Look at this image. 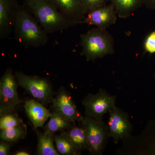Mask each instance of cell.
Listing matches in <instances>:
<instances>
[{
    "instance_id": "obj_21",
    "label": "cell",
    "mask_w": 155,
    "mask_h": 155,
    "mask_svg": "<svg viewBox=\"0 0 155 155\" xmlns=\"http://www.w3.org/2000/svg\"><path fill=\"white\" fill-rule=\"evenodd\" d=\"M84 14L86 16L90 12L105 5L109 0H81Z\"/></svg>"
},
{
    "instance_id": "obj_26",
    "label": "cell",
    "mask_w": 155,
    "mask_h": 155,
    "mask_svg": "<svg viewBox=\"0 0 155 155\" xmlns=\"http://www.w3.org/2000/svg\"></svg>"
},
{
    "instance_id": "obj_25",
    "label": "cell",
    "mask_w": 155,
    "mask_h": 155,
    "mask_svg": "<svg viewBox=\"0 0 155 155\" xmlns=\"http://www.w3.org/2000/svg\"><path fill=\"white\" fill-rule=\"evenodd\" d=\"M14 155H29L30 153L25 150H19L16 152Z\"/></svg>"
},
{
    "instance_id": "obj_17",
    "label": "cell",
    "mask_w": 155,
    "mask_h": 155,
    "mask_svg": "<svg viewBox=\"0 0 155 155\" xmlns=\"http://www.w3.org/2000/svg\"><path fill=\"white\" fill-rule=\"evenodd\" d=\"M74 124L69 122L59 114L52 112L49 121L44 127L45 132L52 134H55L59 131L67 130L72 127Z\"/></svg>"
},
{
    "instance_id": "obj_20",
    "label": "cell",
    "mask_w": 155,
    "mask_h": 155,
    "mask_svg": "<svg viewBox=\"0 0 155 155\" xmlns=\"http://www.w3.org/2000/svg\"><path fill=\"white\" fill-rule=\"evenodd\" d=\"M0 118V129L15 127L24 124L23 120L15 112L3 114Z\"/></svg>"
},
{
    "instance_id": "obj_7",
    "label": "cell",
    "mask_w": 155,
    "mask_h": 155,
    "mask_svg": "<svg viewBox=\"0 0 155 155\" xmlns=\"http://www.w3.org/2000/svg\"><path fill=\"white\" fill-rule=\"evenodd\" d=\"M116 97L102 89L95 94H87L81 101L85 115L94 119L103 120L104 115L116 107Z\"/></svg>"
},
{
    "instance_id": "obj_14",
    "label": "cell",
    "mask_w": 155,
    "mask_h": 155,
    "mask_svg": "<svg viewBox=\"0 0 155 155\" xmlns=\"http://www.w3.org/2000/svg\"><path fill=\"white\" fill-rule=\"evenodd\" d=\"M37 136L38 144L36 154L38 155H59L54 146L55 134L35 129Z\"/></svg>"
},
{
    "instance_id": "obj_10",
    "label": "cell",
    "mask_w": 155,
    "mask_h": 155,
    "mask_svg": "<svg viewBox=\"0 0 155 155\" xmlns=\"http://www.w3.org/2000/svg\"><path fill=\"white\" fill-rule=\"evenodd\" d=\"M117 16L114 6L110 4L90 12L79 24L94 25L97 28L106 29L109 26L116 23Z\"/></svg>"
},
{
    "instance_id": "obj_24",
    "label": "cell",
    "mask_w": 155,
    "mask_h": 155,
    "mask_svg": "<svg viewBox=\"0 0 155 155\" xmlns=\"http://www.w3.org/2000/svg\"><path fill=\"white\" fill-rule=\"evenodd\" d=\"M144 5L147 8L155 10V0H144Z\"/></svg>"
},
{
    "instance_id": "obj_1",
    "label": "cell",
    "mask_w": 155,
    "mask_h": 155,
    "mask_svg": "<svg viewBox=\"0 0 155 155\" xmlns=\"http://www.w3.org/2000/svg\"><path fill=\"white\" fill-rule=\"evenodd\" d=\"M14 31L15 40L25 47H41L48 43V34L23 4L17 10Z\"/></svg>"
},
{
    "instance_id": "obj_4",
    "label": "cell",
    "mask_w": 155,
    "mask_h": 155,
    "mask_svg": "<svg viewBox=\"0 0 155 155\" xmlns=\"http://www.w3.org/2000/svg\"><path fill=\"white\" fill-rule=\"evenodd\" d=\"M14 74L19 86L25 89L33 99L45 107L52 104L56 93L49 79L27 75L20 71H16Z\"/></svg>"
},
{
    "instance_id": "obj_12",
    "label": "cell",
    "mask_w": 155,
    "mask_h": 155,
    "mask_svg": "<svg viewBox=\"0 0 155 155\" xmlns=\"http://www.w3.org/2000/svg\"><path fill=\"white\" fill-rule=\"evenodd\" d=\"M24 107L25 114L33 125L34 130L42 127L52 114L45 106L34 99L25 101Z\"/></svg>"
},
{
    "instance_id": "obj_6",
    "label": "cell",
    "mask_w": 155,
    "mask_h": 155,
    "mask_svg": "<svg viewBox=\"0 0 155 155\" xmlns=\"http://www.w3.org/2000/svg\"><path fill=\"white\" fill-rule=\"evenodd\" d=\"M18 85L13 70L8 68L0 80V116L15 112L17 108L23 102L18 95Z\"/></svg>"
},
{
    "instance_id": "obj_5",
    "label": "cell",
    "mask_w": 155,
    "mask_h": 155,
    "mask_svg": "<svg viewBox=\"0 0 155 155\" xmlns=\"http://www.w3.org/2000/svg\"><path fill=\"white\" fill-rule=\"evenodd\" d=\"M79 124L86 133L88 151L91 154L101 155L110 137L107 125L103 120L94 119L86 115L83 116Z\"/></svg>"
},
{
    "instance_id": "obj_2",
    "label": "cell",
    "mask_w": 155,
    "mask_h": 155,
    "mask_svg": "<svg viewBox=\"0 0 155 155\" xmlns=\"http://www.w3.org/2000/svg\"><path fill=\"white\" fill-rule=\"evenodd\" d=\"M23 5L48 34L66 30L76 25L64 17L48 0H23Z\"/></svg>"
},
{
    "instance_id": "obj_23",
    "label": "cell",
    "mask_w": 155,
    "mask_h": 155,
    "mask_svg": "<svg viewBox=\"0 0 155 155\" xmlns=\"http://www.w3.org/2000/svg\"><path fill=\"white\" fill-rule=\"evenodd\" d=\"M11 145V143L1 140L0 142V155H8L10 153Z\"/></svg>"
},
{
    "instance_id": "obj_9",
    "label": "cell",
    "mask_w": 155,
    "mask_h": 155,
    "mask_svg": "<svg viewBox=\"0 0 155 155\" xmlns=\"http://www.w3.org/2000/svg\"><path fill=\"white\" fill-rule=\"evenodd\" d=\"M52 112H55L64 119L75 125L80 123L83 116L78 110L70 93L64 86L59 88L53 100Z\"/></svg>"
},
{
    "instance_id": "obj_19",
    "label": "cell",
    "mask_w": 155,
    "mask_h": 155,
    "mask_svg": "<svg viewBox=\"0 0 155 155\" xmlns=\"http://www.w3.org/2000/svg\"><path fill=\"white\" fill-rule=\"evenodd\" d=\"M54 141L56 149L60 155H78L81 154L62 131L60 134H55Z\"/></svg>"
},
{
    "instance_id": "obj_8",
    "label": "cell",
    "mask_w": 155,
    "mask_h": 155,
    "mask_svg": "<svg viewBox=\"0 0 155 155\" xmlns=\"http://www.w3.org/2000/svg\"><path fill=\"white\" fill-rule=\"evenodd\" d=\"M107 124L109 137L117 143L129 138L132 131V125L128 115L116 107L109 111Z\"/></svg>"
},
{
    "instance_id": "obj_3",
    "label": "cell",
    "mask_w": 155,
    "mask_h": 155,
    "mask_svg": "<svg viewBox=\"0 0 155 155\" xmlns=\"http://www.w3.org/2000/svg\"><path fill=\"white\" fill-rule=\"evenodd\" d=\"M81 54L87 61L115 53L113 36L105 29L96 27L80 35Z\"/></svg>"
},
{
    "instance_id": "obj_11",
    "label": "cell",
    "mask_w": 155,
    "mask_h": 155,
    "mask_svg": "<svg viewBox=\"0 0 155 155\" xmlns=\"http://www.w3.org/2000/svg\"><path fill=\"white\" fill-rule=\"evenodd\" d=\"M19 5L17 0H0V38L8 37L14 30Z\"/></svg>"
},
{
    "instance_id": "obj_18",
    "label": "cell",
    "mask_w": 155,
    "mask_h": 155,
    "mask_svg": "<svg viewBox=\"0 0 155 155\" xmlns=\"http://www.w3.org/2000/svg\"><path fill=\"white\" fill-rule=\"evenodd\" d=\"M27 134V125L24 123L15 127L1 129L0 138L1 140L12 143L25 138Z\"/></svg>"
},
{
    "instance_id": "obj_16",
    "label": "cell",
    "mask_w": 155,
    "mask_h": 155,
    "mask_svg": "<svg viewBox=\"0 0 155 155\" xmlns=\"http://www.w3.org/2000/svg\"><path fill=\"white\" fill-rule=\"evenodd\" d=\"M109 2L114 6L117 16L123 19L133 15L144 5V0H109Z\"/></svg>"
},
{
    "instance_id": "obj_22",
    "label": "cell",
    "mask_w": 155,
    "mask_h": 155,
    "mask_svg": "<svg viewBox=\"0 0 155 155\" xmlns=\"http://www.w3.org/2000/svg\"><path fill=\"white\" fill-rule=\"evenodd\" d=\"M144 49L147 52L155 54V30L147 36L145 40Z\"/></svg>"
},
{
    "instance_id": "obj_13",
    "label": "cell",
    "mask_w": 155,
    "mask_h": 155,
    "mask_svg": "<svg viewBox=\"0 0 155 155\" xmlns=\"http://www.w3.org/2000/svg\"><path fill=\"white\" fill-rule=\"evenodd\" d=\"M63 15L76 25L85 18L81 0H48Z\"/></svg>"
},
{
    "instance_id": "obj_15",
    "label": "cell",
    "mask_w": 155,
    "mask_h": 155,
    "mask_svg": "<svg viewBox=\"0 0 155 155\" xmlns=\"http://www.w3.org/2000/svg\"><path fill=\"white\" fill-rule=\"evenodd\" d=\"M69 141L79 152L89 150V145L86 133L81 125H74L67 130L62 131Z\"/></svg>"
}]
</instances>
